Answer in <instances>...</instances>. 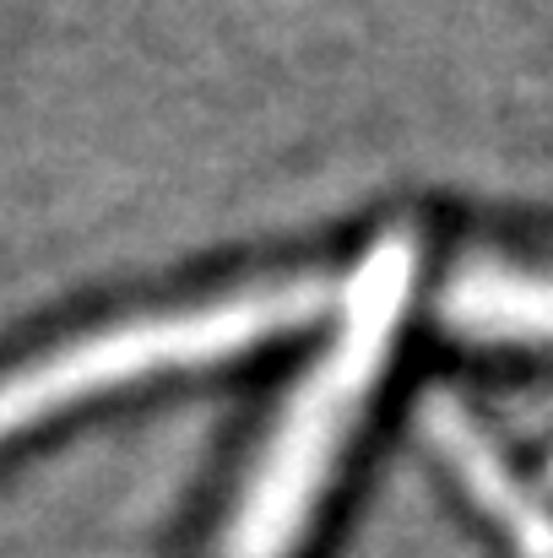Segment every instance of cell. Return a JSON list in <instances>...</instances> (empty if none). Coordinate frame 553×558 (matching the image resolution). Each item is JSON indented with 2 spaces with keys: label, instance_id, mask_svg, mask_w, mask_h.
<instances>
[{
  "label": "cell",
  "instance_id": "cell-1",
  "mask_svg": "<svg viewBox=\"0 0 553 558\" xmlns=\"http://www.w3.org/2000/svg\"><path fill=\"white\" fill-rule=\"evenodd\" d=\"M412 271H418V244L407 233H385L374 244L353 288H348V315H342V337L326 353V364L304 379V390L293 396L277 445L266 450L233 537H228V558H288V548L299 543L321 483L359 417V407L369 401L374 374L385 369L396 320L407 310L412 293Z\"/></svg>",
  "mask_w": 553,
  "mask_h": 558
},
{
  "label": "cell",
  "instance_id": "cell-2",
  "mask_svg": "<svg viewBox=\"0 0 553 558\" xmlns=\"http://www.w3.org/2000/svg\"><path fill=\"white\" fill-rule=\"evenodd\" d=\"M321 282L293 277V282H266V288H244L228 293L217 304L180 310V315H158V320H131L115 331H93L27 369L0 379V439L33 428L38 417L76 407L82 396H98L109 385L142 379V374L184 369V364H217L233 359L277 331L304 326L321 310Z\"/></svg>",
  "mask_w": 553,
  "mask_h": 558
},
{
  "label": "cell",
  "instance_id": "cell-3",
  "mask_svg": "<svg viewBox=\"0 0 553 558\" xmlns=\"http://www.w3.org/2000/svg\"><path fill=\"white\" fill-rule=\"evenodd\" d=\"M445 326L483 342H553V271L467 266L445 288Z\"/></svg>",
  "mask_w": 553,
  "mask_h": 558
},
{
  "label": "cell",
  "instance_id": "cell-4",
  "mask_svg": "<svg viewBox=\"0 0 553 558\" xmlns=\"http://www.w3.org/2000/svg\"><path fill=\"white\" fill-rule=\"evenodd\" d=\"M434 434L445 445V456L456 461V472L472 483V494L494 510V521H505V532L527 548L532 558H549L553 554V526L549 515L516 488V477L500 466V456L461 423V412H434Z\"/></svg>",
  "mask_w": 553,
  "mask_h": 558
}]
</instances>
